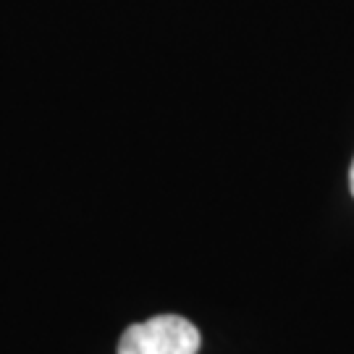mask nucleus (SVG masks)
Returning a JSON list of instances; mask_svg holds the SVG:
<instances>
[{"instance_id": "f257e3e1", "label": "nucleus", "mask_w": 354, "mask_h": 354, "mask_svg": "<svg viewBox=\"0 0 354 354\" xmlns=\"http://www.w3.org/2000/svg\"><path fill=\"white\" fill-rule=\"evenodd\" d=\"M200 330L181 315H155L124 330L118 354H197Z\"/></svg>"}, {"instance_id": "f03ea898", "label": "nucleus", "mask_w": 354, "mask_h": 354, "mask_svg": "<svg viewBox=\"0 0 354 354\" xmlns=\"http://www.w3.org/2000/svg\"><path fill=\"white\" fill-rule=\"evenodd\" d=\"M349 189L354 194V160H352V168H349Z\"/></svg>"}]
</instances>
